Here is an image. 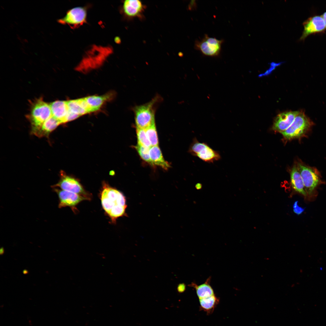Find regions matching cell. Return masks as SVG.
I'll return each mask as SVG.
<instances>
[{
  "label": "cell",
  "instance_id": "ac0fdd59",
  "mask_svg": "<svg viewBox=\"0 0 326 326\" xmlns=\"http://www.w3.org/2000/svg\"><path fill=\"white\" fill-rule=\"evenodd\" d=\"M149 154L153 165L159 166L166 170L170 167L169 163L164 159L158 146H151L149 148Z\"/></svg>",
  "mask_w": 326,
  "mask_h": 326
},
{
  "label": "cell",
  "instance_id": "8fae6325",
  "mask_svg": "<svg viewBox=\"0 0 326 326\" xmlns=\"http://www.w3.org/2000/svg\"><path fill=\"white\" fill-rule=\"evenodd\" d=\"M61 190L76 193L90 199L88 193L85 191L80 183L74 178L67 175L63 171L61 172V178L59 182L53 186Z\"/></svg>",
  "mask_w": 326,
  "mask_h": 326
},
{
  "label": "cell",
  "instance_id": "8992f818",
  "mask_svg": "<svg viewBox=\"0 0 326 326\" xmlns=\"http://www.w3.org/2000/svg\"><path fill=\"white\" fill-rule=\"evenodd\" d=\"M313 124L303 112L299 111L289 127L280 133L287 139L299 138L308 130Z\"/></svg>",
  "mask_w": 326,
  "mask_h": 326
},
{
  "label": "cell",
  "instance_id": "f546056e",
  "mask_svg": "<svg viewBox=\"0 0 326 326\" xmlns=\"http://www.w3.org/2000/svg\"><path fill=\"white\" fill-rule=\"evenodd\" d=\"M202 185L200 184H197L196 185V187L197 189H200L201 188Z\"/></svg>",
  "mask_w": 326,
  "mask_h": 326
},
{
  "label": "cell",
  "instance_id": "4316f807",
  "mask_svg": "<svg viewBox=\"0 0 326 326\" xmlns=\"http://www.w3.org/2000/svg\"><path fill=\"white\" fill-rule=\"evenodd\" d=\"M177 289L179 292H183L186 289V285L183 283L179 284L177 286Z\"/></svg>",
  "mask_w": 326,
  "mask_h": 326
},
{
  "label": "cell",
  "instance_id": "5bb4252c",
  "mask_svg": "<svg viewBox=\"0 0 326 326\" xmlns=\"http://www.w3.org/2000/svg\"><path fill=\"white\" fill-rule=\"evenodd\" d=\"M122 11L124 14L130 18L140 17L145 6L139 0H126L123 3Z\"/></svg>",
  "mask_w": 326,
  "mask_h": 326
},
{
  "label": "cell",
  "instance_id": "e0dca14e",
  "mask_svg": "<svg viewBox=\"0 0 326 326\" xmlns=\"http://www.w3.org/2000/svg\"><path fill=\"white\" fill-rule=\"evenodd\" d=\"M290 180L292 188L296 192L306 196V192L304 183L297 166L295 165L290 172Z\"/></svg>",
  "mask_w": 326,
  "mask_h": 326
},
{
  "label": "cell",
  "instance_id": "277c9868",
  "mask_svg": "<svg viewBox=\"0 0 326 326\" xmlns=\"http://www.w3.org/2000/svg\"><path fill=\"white\" fill-rule=\"evenodd\" d=\"M52 115L50 104L41 98L36 100L32 104L29 116L32 125V132L35 135L43 123Z\"/></svg>",
  "mask_w": 326,
  "mask_h": 326
},
{
  "label": "cell",
  "instance_id": "9a60e30c",
  "mask_svg": "<svg viewBox=\"0 0 326 326\" xmlns=\"http://www.w3.org/2000/svg\"><path fill=\"white\" fill-rule=\"evenodd\" d=\"M52 115L58 120L61 123L66 122V118L68 112L66 101H56L50 104Z\"/></svg>",
  "mask_w": 326,
  "mask_h": 326
},
{
  "label": "cell",
  "instance_id": "f1b7e54d",
  "mask_svg": "<svg viewBox=\"0 0 326 326\" xmlns=\"http://www.w3.org/2000/svg\"><path fill=\"white\" fill-rule=\"evenodd\" d=\"M4 249L3 247H2L0 249V254L1 255H3L4 253Z\"/></svg>",
  "mask_w": 326,
  "mask_h": 326
},
{
  "label": "cell",
  "instance_id": "d4e9b609",
  "mask_svg": "<svg viewBox=\"0 0 326 326\" xmlns=\"http://www.w3.org/2000/svg\"><path fill=\"white\" fill-rule=\"evenodd\" d=\"M139 154L145 161L151 165H153L150 158L149 148L137 144L135 146Z\"/></svg>",
  "mask_w": 326,
  "mask_h": 326
},
{
  "label": "cell",
  "instance_id": "603a6c76",
  "mask_svg": "<svg viewBox=\"0 0 326 326\" xmlns=\"http://www.w3.org/2000/svg\"><path fill=\"white\" fill-rule=\"evenodd\" d=\"M145 130L152 146H158V139L155 123L147 128Z\"/></svg>",
  "mask_w": 326,
  "mask_h": 326
},
{
  "label": "cell",
  "instance_id": "7c38bea8",
  "mask_svg": "<svg viewBox=\"0 0 326 326\" xmlns=\"http://www.w3.org/2000/svg\"><path fill=\"white\" fill-rule=\"evenodd\" d=\"M54 190L58 196L59 208L66 206L74 208L82 201L90 199L83 196L70 191L56 188Z\"/></svg>",
  "mask_w": 326,
  "mask_h": 326
},
{
  "label": "cell",
  "instance_id": "5b68a950",
  "mask_svg": "<svg viewBox=\"0 0 326 326\" xmlns=\"http://www.w3.org/2000/svg\"><path fill=\"white\" fill-rule=\"evenodd\" d=\"M188 152L193 156L209 163H213L221 158L219 152L213 149L207 143L200 142L196 137L193 138Z\"/></svg>",
  "mask_w": 326,
  "mask_h": 326
},
{
  "label": "cell",
  "instance_id": "cb8c5ba5",
  "mask_svg": "<svg viewBox=\"0 0 326 326\" xmlns=\"http://www.w3.org/2000/svg\"><path fill=\"white\" fill-rule=\"evenodd\" d=\"M136 132L138 144L150 148L152 145L148 138L145 129L136 128Z\"/></svg>",
  "mask_w": 326,
  "mask_h": 326
},
{
  "label": "cell",
  "instance_id": "ffe728a7",
  "mask_svg": "<svg viewBox=\"0 0 326 326\" xmlns=\"http://www.w3.org/2000/svg\"><path fill=\"white\" fill-rule=\"evenodd\" d=\"M200 309L208 314L212 313L218 302L219 299L213 295L208 297L199 299Z\"/></svg>",
  "mask_w": 326,
  "mask_h": 326
},
{
  "label": "cell",
  "instance_id": "484cf974",
  "mask_svg": "<svg viewBox=\"0 0 326 326\" xmlns=\"http://www.w3.org/2000/svg\"><path fill=\"white\" fill-rule=\"evenodd\" d=\"M80 115L68 111L66 118V122L73 120L80 116Z\"/></svg>",
  "mask_w": 326,
  "mask_h": 326
},
{
  "label": "cell",
  "instance_id": "6da1fadb",
  "mask_svg": "<svg viewBox=\"0 0 326 326\" xmlns=\"http://www.w3.org/2000/svg\"><path fill=\"white\" fill-rule=\"evenodd\" d=\"M102 206L113 223L125 215L127 207L125 197L120 191L104 183L101 195Z\"/></svg>",
  "mask_w": 326,
  "mask_h": 326
},
{
  "label": "cell",
  "instance_id": "30bf717a",
  "mask_svg": "<svg viewBox=\"0 0 326 326\" xmlns=\"http://www.w3.org/2000/svg\"><path fill=\"white\" fill-rule=\"evenodd\" d=\"M304 30L299 40H303L308 36L324 32L326 25L321 15H315L311 17L303 23Z\"/></svg>",
  "mask_w": 326,
  "mask_h": 326
},
{
  "label": "cell",
  "instance_id": "4dcf8cb0",
  "mask_svg": "<svg viewBox=\"0 0 326 326\" xmlns=\"http://www.w3.org/2000/svg\"><path fill=\"white\" fill-rule=\"evenodd\" d=\"M28 271L26 269L24 270L23 271V273L24 274H27L28 273Z\"/></svg>",
  "mask_w": 326,
  "mask_h": 326
},
{
  "label": "cell",
  "instance_id": "52a82bcc",
  "mask_svg": "<svg viewBox=\"0 0 326 326\" xmlns=\"http://www.w3.org/2000/svg\"><path fill=\"white\" fill-rule=\"evenodd\" d=\"M223 41L222 40L210 37L205 34L202 39L195 41L194 47L196 49L200 51L203 55L212 57L217 56L220 54Z\"/></svg>",
  "mask_w": 326,
  "mask_h": 326
},
{
  "label": "cell",
  "instance_id": "9c48e42d",
  "mask_svg": "<svg viewBox=\"0 0 326 326\" xmlns=\"http://www.w3.org/2000/svg\"><path fill=\"white\" fill-rule=\"evenodd\" d=\"M307 194H310L319 181L318 174L314 168L298 163L297 165Z\"/></svg>",
  "mask_w": 326,
  "mask_h": 326
},
{
  "label": "cell",
  "instance_id": "d6986e66",
  "mask_svg": "<svg viewBox=\"0 0 326 326\" xmlns=\"http://www.w3.org/2000/svg\"><path fill=\"white\" fill-rule=\"evenodd\" d=\"M61 124L58 120L52 116L43 123L35 135L38 137L48 136Z\"/></svg>",
  "mask_w": 326,
  "mask_h": 326
},
{
  "label": "cell",
  "instance_id": "3957f363",
  "mask_svg": "<svg viewBox=\"0 0 326 326\" xmlns=\"http://www.w3.org/2000/svg\"><path fill=\"white\" fill-rule=\"evenodd\" d=\"M162 98L157 95L150 101L132 108L136 128L145 129L155 123L156 106Z\"/></svg>",
  "mask_w": 326,
  "mask_h": 326
},
{
  "label": "cell",
  "instance_id": "ba28073f",
  "mask_svg": "<svg viewBox=\"0 0 326 326\" xmlns=\"http://www.w3.org/2000/svg\"><path fill=\"white\" fill-rule=\"evenodd\" d=\"M87 18V10L84 7H77L69 10L63 18L58 20L60 24H67L72 27L84 24Z\"/></svg>",
  "mask_w": 326,
  "mask_h": 326
},
{
  "label": "cell",
  "instance_id": "2e32d148",
  "mask_svg": "<svg viewBox=\"0 0 326 326\" xmlns=\"http://www.w3.org/2000/svg\"><path fill=\"white\" fill-rule=\"evenodd\" d=\"M113 92H110L101 96H91L85 97L92 112L99 110L105 102L111 100L114 95Z\"/></svg>",
  "mask_w": 326,
  "mask_h": 326
},
{
  "label": "cell",
  "instance_id": "7a4b0ae2",
  "mask_svg": "<svg viewBox=\"0 0 326 326\" xmlns=\"http://www.w3.org/2000/svg\"><path fill=\"white\" fill-rule=\"evenodd\" d=\"M112 52V49L109 46H93L87 51L75 69L86 73L98 68L102 65Z\"/></svg>",
  "mask_w": 326,
  "mask_h": 326
},
{
  "label": "cell",
  "instance_id": "83f0119b",
  "mask_svg": "<svg viewBox=\"0 0 326 326\" xmlns=\"http://www.w3.org/2000/svg\"><path fill=\"white\" fill-rule=\"evenodd\" d=\"M321 16L324 19L326 25V11Z\"/></svg>",
  "mask_w": 326,
  "mask_h": 326
},
{
  "label": "cell",
  "instance_id": "44dd1931",
  "mask_svg": "<svg viewBox=\"0 0 326 326\" xmlns=\"http://www.w3.org/2000/svg\"><path fill=\"white\" fill-rule=\"evenodd\" d=\"M69 111L80 116L88 113L86 110L82 98L66 101Z\"/></svg>",
  "mask_w": 326,
  "mask_h": 326
},
{
  "label": "cell",
  "instance_id": "7402d4cb",
  "mask_svg": "<svg viewBox=\"0 0 326 326\" xmlns=\"http://www.w3.org/2000/svg\"><path fill=\"white\" fill-rule=\"evenodd\" d=\"M209 280L208 279L204 283L198 286L193 283L192 285L195 288L197 295L199 299L214 295L213 289L209 283Z\"/></svg>",
  "mask_w": 326,
  "mask_h": 326
},
{
  "label": "cell",
  "instance_id": "4fadbf2b",
  "mask_svg": "<svg viewBox=\"0 0 326 326\" xmlns=\"http://www.w3.org/2000/svg\"><path fill=\"white\" fill-rule=\"evenodd\" d=\"M299 112L290 111L279 114L274 120L273 129L280 132L286 130L292 123Z\"/></svg>",
  "mask_w": 326,
  "mask_h": 326
}]
</instances>
